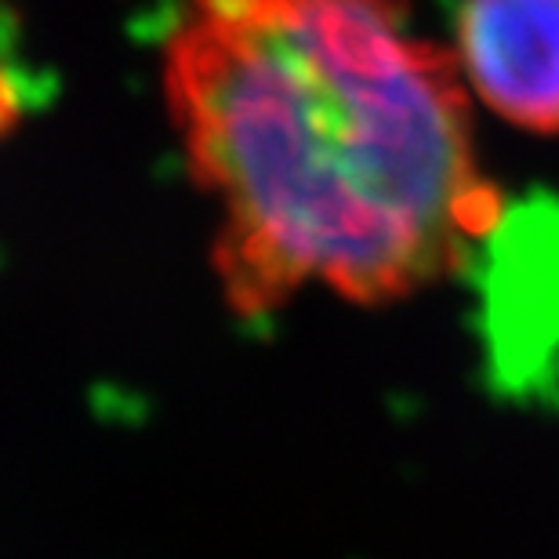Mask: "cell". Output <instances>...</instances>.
Masks as SVG:
<instances>
[{"label": "cell", "instance_id": "obj_2", "mask_svg": "<svg viewBox=\"0 0 559 559\" xmlns=\"http://www.w3.org/2000/svg\"><path fill=\"white\" fill-rule=\"evenodd\" d=\"M454 55L490 114L559 135V0H465Z\"/></svg>", "mask_w": 559, "mask_h": 559}, {"label": "cell", "instance_id": "obj_1", "mask_svg": "<svg viewBox=\"0 0 559 559\" xmlns=\"http://www.w3.org/2000/svg\"><path fill=\"white\" fill-rule=\"evenodd\" d=\"M164 92L243 317L309 284L418 295L498 229L465 73L407 0H182Z\"/></svg>", "mask_w": 559, "mask_h": 559}]
</instances>
